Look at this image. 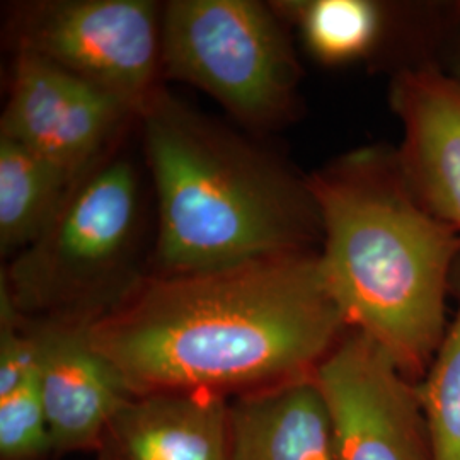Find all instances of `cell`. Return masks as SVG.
Returning <instances> with one entry per match:
<instances>
[{
    "label": "cell",
    "mask_w": 460,
    "mask_h": 460,
    "mask_svg": "<svg viewBox=\"0 0 460 460\" xmlns=\"http://www.w3.org/2000/svg\"><path fill=\"white\" fill-rule=\"evenodd\" d=\"M346 328L319 254L300 251L140 279L87 334L132 394L235 399L313 377Z\"/></svg>",
    "instance_id": "obj_1"
},
{
    "label": "cell",
    "mask_w": 460,
    "mask_h": 460,
    "mask_svg": "<svg viewBox=\"0 0 460 460\" xmlns=\"http://www.w3.org/2000/svg\"><path fill=\"white\" fill-rule=\"evenodd\" d=\"M324 247L319 263L348 328L414 374L445 336L456 229L423 210L376 154L351 155L307 180Z\"/></svg>",
    "instance_id": "obj_2"
},
{
    "label": "cell",
    "mask_w": 460,
    "mask_h": 460,
    "mask_svg": "<svg viewBox=\"0 0 460 460\" xmlns=\"http://www.w3.org/2000/svg\"><path fill=\"white\" fill-rule=\"evenodd\" d=\"M138 118L157 197V275L305 251L321 226L307 182L163 89Z\"/></svg>",
    "instance_id": "obj_3"
},
{
    "label": "cell",
    "mask_w": 460,
    "mask_h": 460,
    "mask_svg": "<svg viewBox=\"0 0 460 460\" xmlns=\"http://www.w3.org/2000/svg\"><path fill=\"white\" fill-rule=\"evenodd\" d=\"M138 227V182L127 159L96 164L38 241L14 256L2 288L33 321L91 324L140 279L125 268Z\"/></svg>",
    "instance_id": "obj_4"
},
{
    "label": "cell",
    "mask_w": 460,
    "mask_h": 460,
    "mask_svg": "<svg viewBox=\"0 0 460 460\" xmlns=\"http://www.w3.org/2000/svg\"><path fill=\"white\" fill-rule=\"evenodd\" d=\"M163 74L197 85L247 125L290 113L296 57L273 7L254 0H172L163 9Z\"/></svg>",
    "instance_id": "obj_5"
},
{
    "label": "cell",
    "mask_w": 460,
    "mask_h": 460,
    "mask_svg": "<svg viewBox=\"0 0 460 460\" xmlns=\"http://www.w3.org/2000/svg\"><path fill=\"white\" fill-rule=\"evenodd\" d=\"M17 49L96 85L140 116L161 91L163 9L148 0L34 4L17 21Z\"/></svg>",
    "instance_id": "obj_6"
},
{
    "label": "cell",
    "mask_w": 460,
    "mask_h": 460,
    "mask_svg": "<svg viewBox=\"0 0 460 460\" xmlns=\"http://www.w3.org/2000/svg\"><path fill=\"white\" fill-rule=\"evenodd\" d=\"M313 377L336 460H431L418 389L374 340L351 329Z\"/></svg>",
    "instance_id": "obj_7"
},
{
    "label": "cell",
    "mask_w": 460,
    "mask_h": 460,
    "mask_svg": "<svg viewBox=\"0 0 460 460\" xmlns=\"http://www.w3.org/2000/svg\"><path fill=\"white\" fill-rule=\"evenodd\" d=\"M128 116L137 115L123 101L34 53L17 49L0 137L83 178Z\"/></svg>",
    "instance_id": "obj_8"
},
{
    "label": "cell",
    "mask_w": 460,
    "mask_h": 460,
    "mask_svg": "<svg viewBox=\"0 0 460 460\" xmlns=\"http://www.w3.org/2000/svg\"><path fill=\"white\" fill-rule=\"evenodd\" d=\"M33 323L40 348V394L55 459L96 452L104 431L128 402L132 391L115 365L91 343L89 324Z\"/></svg>",
    "instance_id": "obj_9"
},
{
    "label": "cell",
    "mask_w": 460,
    "mask_h": 460,
    "mask_svg": "<svg viewBox=\"0 0 460 460\" xmlns=\"http://www.w3.org/2000/svg\"><path fill=\"white\" fill-rule=\"evenodd\" d=\"M94 454L98 460H235L230 399L208 393L133 394Z\"/></svg>",
    "instance_id": "obj_10"
},
{
    "label": "cell",
    "mask_w": 460,
    "mask_h": 460,
    "mask_svg": "<svg viewBox=\"0 0 460 460\" xmlns=\"http://www.w3.org/2000/svg\"><path fill=\"white\" fill-rule=\"evenodd\" d=\"M402 125V176L431 214L460 229V83L435 70L404 72L393 85Z\"/></svg>",
    "instance_id": "obj_11"
},
{
    "label": "cell",
    "mask_w": 460,
    "mask_h": 460,
    "mask_svg": "<svg viewBox=\"0 0 460 460\" xmlns=\"http://www.w3.org/2000/svg\"><path fill=\"white\" fill-rule=\"evenodd\" d=\"M235 460H336L314 377L230 399Z\"/></svg>",
    "instance_id": "obj_12"
},
{
    "label": "cell",
    "mask_w": 460,
    "mask_h": 460,
    "mask_svg": "<svg viewBox=\"0 0 460 460\" xmlns=\"http://www.w3.org/2000/svg\"><path fill=\"white\" fill-rule=\"evenodd\" d=\"M79 180L31 148L0 137L2 254H19L38 241Z\"/></svg>",
    "instance_id": "obj_13"
},
{
    "label": "cell",
    "mask_w": 460,
    "mask_h": 460,
    "mask_svg": "<svg viewBox=\"0 0 460 460\" xmlns=\"http://www.w3.org/2000/svg\"><path fill=\"white\" fill-rule=\"evenodd\" d=\"M296 13L307 47L329 64L360 58L380 31L377 5L367 0H315L296 7Z\"/></svg>",
    "instance_id": "obj_14"
},
{
    "label": "cell",
    "mask_w": 460,
    "mask_h": 460,
    "mask_svg": "<svg viewBox=\"0 0 460 460\" xmlns=\"http://www.w3.org/2000/svg\"><path fill=\"white\" fill-rule=\"evenodd\" d=\"M418 394L427 423L429 459L460 460V309Z\"/></svg>",
    "instance_id": "obj_15"
},
{
    "label": "cell",
    "mask_w": 460,
    "mask_h": 460,
    "mask_svg": "<svg viewBox=\"0 0 460 460\" xmlns=\"http://www.w3.org/2000/svg\"><path fill=\"white\" fill-rule=\"evenodd\" d=\"M55 459L38 370L11 394L0 397V460Z\"/></svg>",
    "instance_id": "obj_16"
}]
</instances>
